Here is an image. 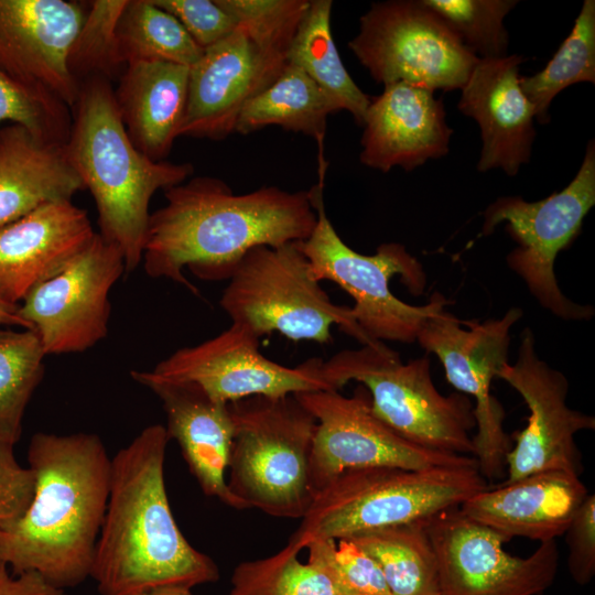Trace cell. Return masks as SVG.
Segmentation results:
<instances>
[{"instance_id":"obj_1","label":"cell","mask_w":595,"mask_h":595,"mask_svg":"<svg viewBox=\"0 0 595 595\" xmlns=\"http://www.w3.org/2000/svg\"><path fill=\"white\" fill-rule=\"evenodd\" d=\"M166 203L150 214L143 267L151 278H166L198 290L183 274L229 280L241 258L258 246L305 240L317 214L312 192L275 186L234 194L224 181L198 176L164 191Z\"/></svg>"},{"instance_id":"obj_2","label":"cell","mask_w":595,"mask_h":595,"mask_svg":"<svg viewBox=\"0 0 595 595\" xmlns=\"http://www.w3.org/2000/svg\"><path fill=\"white\" fill-rule=\"evenodd\" d=\"M165 426L143 429L111 457L109 496L90 576L100 595L215 583L219 569L181 532L170 507Z\"/></svg>"},{"instance_id":"obj_3","label":"cell","mask_w":595,"mask_h":595,"mask_svg":"<svg viewBox=\"0 0 595 595\" xmlns=\"http://www.w3.org/2000/svg\"><path fill=\"white\" fill-rule=\"evenodd\" d=\"M35 475L22 518L0 530V563L34 572L65 589L90 576L110 485L111 458L93 433H35L28 447Z\"/></svg>"},{"instance_id":"obj_4","label":"cell","mask_w":595,"mask_h":595,"mask_svg":"<svg viewBox=\"0 0 595 595\" xmlns=\"http://www.w3.org/2000/svg\"><path fill=\"white\" fill-rule=\"evenodd\" d=\"M72 117L67 159L94 197L98 234L121 250L125 272H132L142 261L151 197L187 181L194 167L153 161L132 143L105 77L79 84Z\"/></svg>"},{"instance_id":"obj_5","label":"cell","mask_w":595,"mask_h":595,"mask_svg":"<svg viewBox=\"0 0 595 595\" xmlns=\"http://www.w3.org/2000/svg\"><path fill=\"white\" fill-rule=\"evenodd\" d=\"M488 488L478 465L425 469L376 466L340 473L318 491L289 539L300 550L314 539H349L459 507Z\"/></svg>"},{"instance_id":"obj_6","label":"cell","mask_w":595,"mask_h":595,"mask_svg":"<svg viewBox=\"0 0 595 595\" xmlns=\"http://www.w3.org/2000/svg\"><path fill=\"white\" fill-rule=\"evenodd\" d=\"M302 11L288 0H252L237 11V26L204 50L190 67L187 104L178 137L221 140L238 116L288 64Z\"/></svg>"},{"instance_id":"obj_7","label":"cell","mask_w":595,"mask_h":595,"mask_svg":"<svg viewBox=\"0 0 595 595\" xmlns=\"http://www.w3.org/2000/svg\"><path fill=\"white\" fill-rule=\"evenodd\" d=\"M234 434L226 477L246 509L302 519L314 496L310 456L316 420L294 394L253 396L229 403Z\"/></svg>"},{"instance_id":"obj_8","label":"cell","mask_w":595,"mask_h":595,"mask_svg":"<svg viewBox=\"0 0 595 595\" xmlns=\"http://www.w3.org/2000/svg\"><path fill=\"white\" fill-rule=\"evenodd\" d=\"M333 390L358 381L369 392L374 413L420 446L459 455L473 454V405L462 393L443 396L435 388L428 356L403 364L397 351L375 340L323 360Z\"/></svg>"},{"instance_id":"obj_9","label":"cell","mask_w":595,"mask_h":595,"mask_svg":"<svg viewBox=\"0 0 595 595\" xmlns=\"http://www.w3.org/2000/svg\"><path fill=\"white\" fill-rule=\"evenodd\" d=\"M317 221L299 248L309 261L313 278L335 282L354 299L353 316L368 343L416 342L423 322L445 309L448 301L435 292L430 301L414 306L399 300L389 286L399 275L414 295L423 293L426 277L421 263L398 242H386L375 255L365 256L349 248L329 221L324 207V186L312 188Z\"/></svg>"},{"instance_id":"obj_10","label":"cell","mask_w":595,"mask_h":595,"mask_svg":"<svg viewBox=\"0 0 595 595\" xmlns=\"http://www.w3.org/2000/svg\"><path fill=\"white\" fill-rule=\"evenodd\" d=\"M219 304L235 324L253 336L279 333L294 340L332 342L331 327L369 344L351 307L334 304L321 288L298 242L258 246L237 264Z\"/></svg>"},{"instance_id":"obj_11","label":"cell","mask_w":595,"mask_h":595,"mask_svg":"<svg viewBox=\"0 0 595 595\" xmlns=\"http://www.w3.org/2000/svg\"><path fill=\"white\" fill-rule=\"evenodd\" d=\"M595 204V143L592 139L583 162L566 187L538 202L500 197L484 212L483 236L507 223L518 246L507 256L509 268L527 284L541 306L564 320H588L591 305L567 299L556 282L558 253L578 235L583 220Z\"/></svg>"},{"instance_id":"obj_12","label":"cell","mask_w":595,"mask_h":595,"mask_svg":"<svg viewBox=\"0 0 595 595\" xmlns=\"http://www.w3.org/2000/svg\"><path fill=\"white\" fill-rule=\"evenodd\" d=\"M348 47L377 83L433 91L462 89L479 60L420 0L372 3Z\"/></svg>"},{"instance_id":"obj_13","label":"cell","mask_w":595,"mask_h":595,"mask_svg":"<svg viewBox=\"0 0 595 595\" xmlns=\"http://www.w3.org/2000/svg\"><path fill=\"white\" fill-rule=\"evenodd\" d=\"M521 317L522 310L512 307L501 318L464 321L465 329L462 320L442 309L423 322L416 335V342L443 364L447 381L475 399L473 457L486 479L502 475L511 448L505 410L491 396L490 385L508 363L510 329Z\"/></svg>"},{"instance_id":"obj_14","label":"cell","mask_w":595,"mask_h":595,"mask_svg":"<svg viewBox=\"0 0 595 595\" xmlns=\"http://www.w3.org/2000/svg\"><path fill=\"white\" fill-rule=\"evenodd\" d=\"M294 396L316 420L310 456V485L314 497L349 469L478 465L473 456L430 450L399 435L374 413L370 394L363 385L351 397L337 390L304 391Z\"/></svg>"},{"instance_id":"obj_15","label":"cell","mask_w":595,"mask_h":595,"mask_svg":"<svg viewBox=\"0 0 595 595\" xmlns=\"http://www.w3.org/2000/svg\"><path fill=\"white\" fill-rule=\"evenodd\" d=\"M322 365L315 357L295 367L278 364L259 351L258 337L231 324L214 338L176 350L152 370L131 371V377L141 385L195 383L213 400L230 403L253 396L333 390Z\"/></svg>"},{"instance_id":"obj_16","label":"cell","mask_w":595,"mask_h":595,"mask_svg":"<svg viewBox=\"0 0 595 595\" xmlns=\"http://www.w3.org/2000/svg\"><path fill=\"white\" fill-rule=\"evenodd\" d=\"M437 562L441 595H541L559 566L555 540L541 542L527 558L504 550L494 530L448 509L425 521Z\"/></svg>"},{"instance_id":"obj_17","label":"cell","mask_w":595,"mask_h":595,"mask_svg":"<svg viewBox=\"0 0 595 595\" xmlns=\"http://www.w3.org/2000/svg\"><path fill=\"white\" fill-rule=\"evenodd\" d=\"M123 272L121 250L96 232L68 266L25 295L20 315L46 355L85 351L105 338L109 292Z\"/></svg>"},{"instance_id":"obj_18","label":"cell","mask_w":595,"mask_h":595,"mask_svg":"<svg viewBox=\"0 0 595 595\" xmlns=\"http://www.w3.org/2000/svg\"><path fill=\"white\" fill-rule=\"evenodd\" d=\"M520 340L516 361L497 372V378L522 397L530 412L527 426L506 456L508 474L502 484L551 470L580 476L583 467L575 435L594 430L595 419L567 405V379L539 357L530 328L523 329Z\"/></svg>"},{"instance_id":"obj_19","label":"cell","mask_w":595,"mask_h":595,"mask_svg":"<svg viewBox=\"0 0 595 595\" xmlns=\"http://www.w3.org/2000/svg\"><path fill=\"white\" fill-rule=\"evenodd\" d=\"M87 6L67 0H0V71L50 90L73 108L79 84L67 56Z\"/></svg>"},{"instance_id":"obj_20","label":"cell","mask_w":595,"mask_h":595,"mask_svg":"<svg viewBox=\"0 0 595 595\" xmlns=\"http://www.w3.org/2000/svg\"><path fill=\"white\" fill-rule=\"evenodd\" d=\"M524 61L516 54L479 58L461 89L459 111L480 128L478 172L500 167L513 176L530 161L536 112L519 84V67Z\"/></svg>"},{"instance_id":"obj_21","label":"cell","mask_w":595,"mask_h":595,"mask_svg":"<svg viewBox=\"0 0 595 595\" xmlns=\"http://www.w3.org/2000/svg\"><path fill=\"white\" fill-rule=\"evenodd\" d=\"M363 127L360 162L385 173L393 166L409 172L446 155L453 133L442 99L407 83L386 85L371 97Z\"/></svg>"},{"instance_id":"obj_22","label":"cell","mask_w":595,"mask_h":595,"mask_svg":"<svg viewBox=\"0 0 595 595\" xmlns=\"http://www.w3.org/2000/svg\"><path fill=\"white\" fill-rule=\"evenodd\" d=\"M87 213L72 201L45 204L0 227V294L18 304L68 266L93 240Z\"/></svg>"},{"instance_id":"obj_23","label":"cell","mask_w":595,"mask_h":595,"mask_svg":"<svg viewBox=\"0 0 595 595\" xmlns=\"http://www.w3.org/2000/svg\"><path fill=\"white\" fill-rule=\"evenodd\" d=\"M588 494L580 476L542 472L475 494L458 510L507 541L521 537L541 543L565 533Z\"/></svg>"},{"instance_id":"obj_24","label":"cell","mask_w":595,"mask_h":595,"mask_svg":"<svg viewBox=\"0 0 595 595\" xmlns=\"http://www.w3.org/2000/svg\"><path fill=\"white\" fill-rule=\"evenodd\" d=\"M162 402L169 439L177 442L202 491L235 509H246L229 491L226 474L234 434L229 403L213 400L191 382H145Z\"/></svg>"},{"instance_id":"obj_25","label":"cell","mask_w":595,"mask_h":595,"mask_svg":"<svg viewBox=\"0 0 595 595\" xmlns=\"http://www.w3.org/2000/svg\"><path fill=\"white\" fill-rule=\"evenodd\" d=\"M190 67L137 62L125 67L113 89L132 143L153 161H164L178 138L188 94Z\"/></svg>"},{"instance_id":"obj_26","label":"cell","mask_w":595,"mask_h":595,"mask_svg":"<svg viewBox=\"0 0 595 595\" xmlns=\"http://www.w3.org/2000/svg\"><path fill=\"white\" fill-rule=\"evenodd\" d=\"M84 190L64 144L43 142L18 125L1 127L0 227Z\"/></svg>"},{"instance_id":"obj_27","label":"cell","mask_w":595,"mask_h":595,"mask_svg":"<svg viewBox=\"0 0 595 595\" xmlns=\"http://www.w3.org/2000/svg\"><path fill=\"white\" fill-rule=\"evenodd\" d=\"M339 111L334 100L300 67L288 63L281 74L241 109L235 132L248 134L268 126L313 138L318 148V182L324 185L327 117Z\"/></svg>"},{"instance_id":"obj_28","label":"cell","mask_w":595,"mask_h":595,"mask_svg":"<svg viewBox=\"0 0 595 595\" xmlns=\"http://www.w3.org/2000/svg\"><path fill=\"white\" fill-rule=\"evenodd\" d=\"M332 0H309L293 36L288 63L300 67L337 105L363 127L371 97L346 71L335 45L332 29Z\"/></svg>"},{"instance_id":"obj_29","label":"cell","mask_w":595,"mask_h":595,"mask_svg":"<svg viewBox=\"0 0 595 595\" xmlns=\"http://www.w3.org/2000/svg\"><path fill=\"white\" fill-rule=\"evenodd\" d=\"M425 521L349 538L376 561L393 595H441L436 556Z\"/></svg>"},{"instance_id":"obj_30","label":"cell","mask_w":595,"mask_h":595,"mask_svg":"<svg viewBox=\"0 0 595 595\" xmlns=\"http://www.w3.org/2000/svg\"><path fill=\"white\" fill-rule=\"evenodd\" d=\"M203 53L178 20L153 0H128L117 25V55L123 67L137 62L192 67Z\"/></svg>"},{"instance_id":"obj_31","label":"cell","mask_w":595,"mask_h":595,"mask_svg":"<svg viewBox=\"0 0 595 595\" xmlns=\"http://www.w3.org/2000/svg\"><path fill=\"white\" fill-rule=\"evenodd\" d=\"M581 82L595 83V1L584 0L569 36L543 69L520 76L522 93L532 104L540 123L550 120L549 107L564 88Z\"/></svg>"},{"instance_id":"obj_32","label":"cell","mask_w":595,"mask_h":595,"mask_svg":"<svg viewBox=\"0 0 595 595\" xmlns=\"http://www.w3.org/2000/svg\"><path fill=\"white\" fill-rule=\"evenodd\" d=\"M44 348L32 329H0V440L14 445L26 405L44 375Z\"/></svg>"},{"instance_id":"obj_33","label":"cell","mask_w":595,"mask_h":595,"mask_svg":"<svg viewBox=\"0 0 595 595\" xmlns=\"http://www.w3.org/2000/svg\"><path fill=\"white\" fill-rule=\"evenodd\" d=\"M300 551L289 541L273 555L239 563L228 595H340L320 566L299 560Z\"/></svg>"},{"instance_id":"obj_34","label":"cell","mask_w":595,"mask_h":595,"mask_svg":"<svg viewBox=\"0 0 595 595\" xmlns=\"http://www.w3.org/2000/svg\"><path fill=\"white\" fill-rule=\"evenodd\" d=\"M128 0H94L71 45L67 66L74 79L115 78L125 67L117 55V25Z\"/></svg>"},{"instance_id":"obj_35","label":"cell","mask_w":595,"mask_h":595,"mask_svg":"<svg viewBox=\"0 0 595 595\" xmlns=\"http://www.w3.org/2000/svg\"><path fill=\"white\" fill-rule=\"evenodd\" d=\"M443 19L464 45L479 58L507 56L506 15L516 0H420Z\"/></svg>"},{"instance_id":"obj_36","label":"cell","mask_w":595,"mask_h":595,"mask_svg":"<svg viewBox=\"0 0 595 595\" xmlns=\"http://www.w3.org/2000/svg\"><path fill=\"white\" fill-rule=\"evenodd\" d=\"M72 120V108L56 95L24 86L0 71V129L10 121L43 142L65 144Z\"/></svg>"},{"instance_id":"obj_37","label":"cell","mask_w":595,"mask_h":595,"mask_svg":"<svg viewBox=\"0 0 595 595\" xmlns=\"http://www.w3.org/2000/svg\"><path fill=\"white\" fill-rule=\"evenodd\" d=\"M304 549L340 595H393L376 561L350 539H314Z\"/></svg>"},{"instance_id":"obj_38","label":"cell","mask_w":595,"mask_h":595,"mask_svg":"<svg viewBox=\"0 0 595 595\" xmlns=\"http://www.w3.org/2000/svg\"><path fill=\"white\" fill-rule=\"evenodd\" d=\"M175 17L198 46L206 50L237 26L234 17L217 0H153Z\"/></svg>"},{"instance_id":"obj_39","label":"cell","mask_w":595,"mask_h":595,"mask_svg":"<svg viewBox=\"0 0 595 595\" xmlns=\"http://www.w3.org/2000/svg\"><path fill=\"white\" fill-rule=\"evenodd\" d=\"M14 445L0 440V530L17 523L28 510L34 494L35 475L19 464Z\"/></svg>"},{"instance_id":"obj_40","label":"cell","mask_w":595,"mask_h":595,"mask_svg":"<svg viewBox=\"0 0 595 595\" xmlns=\"http://www.w3.org/2000/svg\"><path fill=\"white\" fill-rule=\"evenodd\" d=\"M567 565L580 585L589 583L595 574V495L588 494L575 512L567 530Z\"/></svg>"},{"instance_id":"obj_41","label":"cell","mask_w":595,"mask_h":595,"mask_svg":"<svg viewBox=\"0 0 595 595\" xmlns=\"http://www.w3.org/2000/svg\"><path fill=\"white\" fill-rule=\"evenodd\" d=\"M64 591L37 573L13 574L7 565L0 563V595H65Z\"/></svg>"},{"instance_id":"obj_42","label":"cell","mask_w":595,"mask_h":595,"mask_svg":"<svg viewBox=\"0 0 595 595\" xmlns=\"http://www.w3.org/2000/svg\"><path fill=\"white\" fill-rule=\"evenodd\" d=\"M0 325L20 326L31 329L29 324L21 317L19 305L3 299L0 294Z\"/></svg>"},{"instance_id":"obj_43","label":"cell","mask_w":595,"mask_h":595,"mask_svg":"<svg viewBox=\"0 0 595 595\" xmlns=\"http://www.w3.org/2000/svg\"><path fill=\"white\" fill-rule=\"evenodd\" d=\"M192 588L182 585H163L133 595H193Z\"/></svg>"}]
</instances>
